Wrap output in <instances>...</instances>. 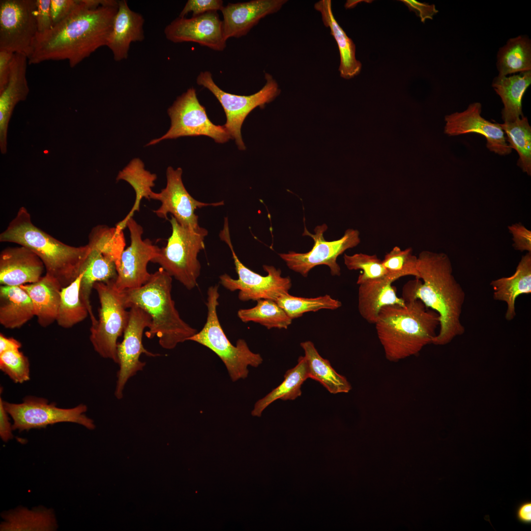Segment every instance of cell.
<instances>
[{"instance_id":"obj_4","label":"cell","mask_w":531,"mask_h":531,"mask_svg":"<svg viewBox=\"0 0 531 531\" xmlns=\"http://www.w3.org/2000/svg\"><path fill=\"white\" fill-rule=\"evenodd\" d=\"M0 241L17 243L34 252L43 263L46 274L56 279L62 288L80 275L91 251L88 244L68 245L41 230L32 222L30 213L24 206L0 234Z\"/></svg>"},{"instance_id":"obj_34","label":"cell","mask_w":531,"mask_h":531,"mask_svg":"<svg viewBox=\"0 0 531 531\" xmlns=\"http://www.w3.org/2000/svg\"><path fill=\"white\" fill-rule=\"evenodd\" d=\"M156 178V175L146 170L144 164L139 158L132 160L119 172L116 178L117 181L123 180L127 182L135 191V200L128 214L116 225L123 230L126 227L127 221L133 217L135 211H139L142 200L144 198L150 200V196L153 192L152 188L155 185L154 181Z\"/></svg>"},{"instance_id":"obj_48","label":"cell","mask_w":531,"mask_h":531,"mask_svg":"<svg viewBox=\"0 0 531 531\" xmlns=\"http://www.w3.org/2000/svg\"><path fill=\"white\" fill-rule=\"evenodd\" d=\"M401 1L408 7L410 10L415 12L423 23H424L427 19H432L434 15L438 12L434 4H429L426 2H420L415 0Z\"/></svg>"},{"instance_id":"obj_52","label":"cell","mask_w":531,"mask_h":531,"mask_svg":"<svg viewBox=\"0 0 531 531\" xmlns=\"http://www.w3.org/2000/svg\"><path fill=\"white\" fill-rule=\"evenodd\" d=\"M21 343L17 340L0 334V354L8 351L19 350Z\"/></svg>"},{"instance_id":"obj_31","label":"cell","mask_w":531,"mask_h":531,"mask_svg":"<svg viewBox=\"0 0 531 531\" xmlns=\"http://www.w3.org/2000/svg\"><path fill=\"white\" fill-rule=\"evenodd\" d=\"M82 272L80 295L88 310L91 324H93L96 322L97 319L93 314L90 301L93 285L97 282H106L115 280L117 276L116 265L111 259L98 250L91 247Z\"/></svg>"},{"instance_id":"obj_40","label":"cell","mask_w":531,"mask_h":531,"mask_svg":"<svg viewBox=\"0 0 531 531\" xmlns=\"http://www.w3.org/2000/svg\"><path fill=\"white\" fill-rule=\"evenodd\" d=\"M276 302L292 320L306 312L321 309L335 310L342 306L341 301L328 295L307 298L293 296L287 293L280 296Z\"/></svg>"},{"instance_id":"obj_17","label":"cell","mask_w":531,"mask_h":531,"mask_svg":"<svg viewBox=\"0 0 531 531\" xmlns=\"http://www.w3.org/2000/svg\"><path fill=\"white\" fill-rule=\"evenodd\" d=\"M181 168L175 170L168 167L166 171L167 184L159 193L153 192L150 199L161 202L160 207L153 211L160 218L168 219L170 213L181 226L196 229L200 226L198 216L195 213L197 208L205 206H217L224 205L223 201L206 203L193 198L186 189L182 180Z\"/></svg>"},{"instance_id":"obj_23","label":"cell","mask_w":531,"mask_h":531,"mask_svg":"<svg viewBox=\"0 0 531 531\" xmlns=\"http://www.w3.org/2000/svg\"><path fill=\"white\" fill-rule=\"evenodd\" d=\"M144 22L143 16L132 10L126 0H118V10L106 44L116 61L128 58L131 43L141 42L144 39Z\"/></svg>"},{"instance_id":"obj_37","label":"cell","mask_w":531,"mask_h":531,"mask_svg":"<svg viewBox=\"0 0 531 531\" xmlns=\"http://www.w3.org/2000/svg\"><path fill=\"white\" fill-rule=\"evenodd\" d=\"M257 301L254 307L238 311L237 316L242 322L258 323L267 329H287L292 324V319L275 301L263 299Z\"/></svg>"},{"instance_id":"obj_51","label":"cell","mask_w":531,"mask_h":531,"mask_svg":"<svg viewBox=\"0 0 531 531\" xmlns=\"http://www.w3.org/2000/svg\"><path fill=\"white\" fill-rule=\"evenodd\" d=\"M515 514L516 517L519 522L524 524H531V502L528 501L521 502L518 506Z\"/></svg>"},{"instance_id":"obj_24","label":"cell","mask_w":531,"mask_h":531,"mask_svg":"<svg viewBox=\"0 0 531 531\" xmlns=\"http://www.w3.org/2000/svg\"><path fill=\"white\" fill-rule=\"evenodd\" d=\"M393 282L388 275L358 285V310L361 316L369 324L376 323L383 307L405 304L404 299L397 296L396 288L392 285Z\"/></svg>"},{"instance_id":"obj_46","label":"cell","mask_w":531,"mask_h":531,"mask_svg":"<svg viewBox=\"0 0 531 531\" xmlns=\"http://www.w3.org/2000/svg\"><path fill=\"white\" fill-rule=\"evenodd\" d=\"M35 4L38 33H44L53 28L50 10L51 0H35Z\"/></svg>"},{"instance_id":"obj_9","label":"cell","mask_w":531,"mask_h":531,"mask_svg":"<svg viewBox=\"0 0 531 531\" xmlns=\"http://www.w3.org/2000/svg\"><path fill=\"white\" fill-rule=\"evenodd\" d=\"M219 237L230 249L238 277L235 279L225 273L220 276V283L231 292L238 290V297L240 300L257 301L265 299L276 301L282 295L289 293L292 287L291 279L289 277H282L280 269L272 266L264 265L263 269L267 274L263 276L251 270L240 262L231 240L227 217L224 218Z\"/></svg>"},{"instance_id":"obj_19","label":"cell","mask_w":531,"mask_h":531,"mask_svg":"<svg viewBox=\"0 0 531 531\" xmlns=\"http://www.w3.org/2000/svg\"><path fill=\"white\" fill-rule=\"evenodd\" d=\"M481 104L474 102L466 110L445 117L444 133L450 136L468 133H477L486 139V147L491 151L505 155L510 154L512 148L506 141L504 131L500 124L492 123L481 116Z\"/></svg>"},{"instance_id":"obj_30","label":"cell","mask_w":531,"mask_h":531,"mask_svg":"<svg viewBox=\"0 0 531 531\" xmlns=\"http://www.w3.org/2000/svg\"><path fill=\"white\" fill-rule=\"evenodd\" d=\"M35 316L32 300L20 286L1 285L0 324L5 328H20Z\"/></svg>"},{"instance_id":"obj_8","label":"cell","mask_w":531,"mask_h":531,"mask_svg":"<svg viewBox=\"0 0 531 531\" xmlns=\"http://www.w3.org/2000/svg\"><path fill=\"white\" fill-rule=\"evenodd\" d=\"M115 280L97 282L93 285L98 294L100 306L98 319L90 328L89 340L96 352L118 364V339L127 326L129 311L127 310Z\"/></svg>"},{"instance_id":"obj_22","label":"cell","mask_w":531,"mask_h":531,"mask_svg":"<svg viewBox=\"0 0 531 531\" xmlns=\"http://www.w3.org/2000/svg\"><path fill=\"white\" fill-rule=\"evenodd\" d=\"M28 58L15 53L11 64L7 86L0 92V149L7 152V133L9 121L15 106L26 100L30 89L27 80Z\"/></svg>"},{"instance_id":"obj_12","label":"cell","mask_w":531,"mask_h":531,"mask_svg":"<svg viewBox=\"0 0 531 531\" xmlns=\"http://www.w3.org/2000/svg\"><path fill=\"white\" fill-rule=\"evenodd\" d=\"M3 404L12 418L13 430L22 432L60 422L75 423L89 430L95 427L93 421L85 414L87 407L84 404L62 409L54 403H49L46 399L31 396L25 398L21 403L3 401Z\"/></svg>"},{"instance_id":"obj_18","label":"cell","mask_w":531,"mask_h":531,"mask_svg":"<svg viewBox=\"0 0 531 531\" xmlns=\"http://www.w3.org/2000/svg\"><path fill=\"white\" fill-rule=\"evenodd\" d=\"M164 33L174 43L195 42L218 51L224 50L227 40L216 11L190 18L178 17L166 27Z\"/></svg>"},{"instance_id":"obj_3","label":"cell","mask_w":531,"mask_h":531,"mask_svg":"<svg viewBox=\"0 0 531 531\" xmlns=\"http://www.w3.org/2000/svg\"><path fill=\"white\" fill-rule=\"evenodd\" d=\"M440 323L437 312L414 299L383 307L375 324L385 358L396 362L432 344Z\"/></svg>"},{"instance_id":"obj_14","label":"cell","mask_w":531,"mask_h":531,"mask_svg":"<svg viewBox=\"0 0 531 531\" xmlns=\"http://www.w3.org/2000/svg\"><path fill=\"white\" fill-rule=\"evenodd\" d=\"M35 0L0 1V50L30 56L38 33Z\"/></svg>"},{"instance_id":"obj_44","label":"cell","mask_w":531,"mask_h":531,"mask_svg":"<svg viewBox=\"0 0 531 531\" xmlns=\"http://www.w3.org/2000/svg\"><path fill=\"white\" fill-rule=\"evenodd\" d=\"M223 6V1L221 0H188L178 17H185L190 12L194 17L208 12H217L221 11Z\"/></svg>"},{"instance_id":"obj_16","label":"cell","mask_w":531,"mask_h":531,"mask_svg":"<svg viewBox=\"0 0 531 531\" xmlns=\"http://www.w3.org/2000/svg\"><path fill=\"white\" fill-rule=\"evenodd\" d=\"M129 311V320L123 332V338L120 343H118L117 348L119 369L115 395L118 399L122 398L123 390L128 380L142 371L145 366L146 363L140 360L141 354L153 357L159 355L146 350L142 343L144 331L151 325L150 315L135 305L131 306Z\"/></svg>"},{"instance_id":"obj_41","label":"cell","mask_w":531,"mask_h":531,"mask_svg":"<svg viewBox=\"0 0 531 531\" xmlns=\"http://www.w3.org/2000/svg\"><path fill=\"white\" fill-rule=\"evenodd\" d=\"M383 264L394 281L405 276H413L419 278L417 269V257L413 255L410 247L402 250L394 246L384 256Z\"/></svg>"},{"instance_id":"obj_36","label":"cell","mask_w":531,"mask_h":531,"mask_svg":"<svg viewBox=\"0 0 531 531\" xmlns=\"http://www.w3.org/2000/svg\"><path fill=\"white\" fill-rule=\"evenodd\" d=\"M83 272L70 284L61 289L56 321L64 328H71L84 320L88 311L80 295V286Z\"/></svg>"},{"instance_id":"obj_47","label":"cell","mask_w":531,"mask_h":531,"mask_svg":"<svg viewBox=\"0 0 531 531\" xmlns=\"http://www.w3.org/2000/svg\"><path fill=\"white\" fill-rule=\"evenodd\" d=\"M512 234L514 248L523 252H531V232L521 224L516 223L508 227Z\"/></svg>"},{"instance_id":"obj_15","label":"cell","mask_w":531,"mask_h":531,"mask_svg":"<svg viewBox=\"0 0 531 531\" xmlns=\"http://www.w3.org/2000/svg\"><path fill=\"white\" fill-rule=\"evenodd\" d=\"M126 226L130 232V244L122 252L117 268L114 284L119 291L145 285L151 274L147 269L148 263L157 257L160 250L149 239H143V228L133 217L127 221Z\"/></svg>"},{"instance_id":"obj_21","label":"cell","mask_w":531,"mask_h":531,"mask_svg":"<svg viewBox=\"0 0 531 531\" xmlns=\"http://www.w3.org/2000/svg\"><path fill=\"white\" fill-rule=\"evenodd\" d=\"M45 270L40 258L28 248L7 247L0 254V284L20 286L39 281Z\"/></svg>"},{"instance_id":"obj_13","label":"cell","mask_w":531,"mask_h":531,"mask_svg":"<svg viewBox=\"0 0 531 531\" xmlns=\"http://www.w3.org/2000/svg\"><path fill=\"white\" fill-rule=\"evenodd\" d=\"M327 229L325 224L317 226L314 229V234H310L304 229L303 235L311 236L314 241L312 249L308 252L289 251L287 253L279 254L290 269L307 277L310 270L316 266L326 265L329 268L332 276L340 275L341 269L337 259L346 250L359 244V232L357 230L348 229L340 238L328 241L324 237Z\"/></svg>"},{"instance_id":"obj_43","label":"cell","mask_w":531,"mask_h":531,"mask_svg":"<svg viewBox=\"0 0 531 531\" xmlns=\"http://www.w3.org/2000/svg\"><path fill=\"white\" fill-rule=\"evenodd\" d=\"M0 369L15 383L22 384L30 379L28 358L19 350L0 354Z\"/></svg>"},{"instance_id":"obj_39","label":"cell","mask_w":531,"mask_h":531,"mask_svg":"<svg viewBox=\"0 0 531 531\" xmlns=\"http://www.w3.org/2000/svg\"><path fill=\"white\" fill-rule=\"evenodd\" d=\"M123 230L117 225L115 227L98 225L92 229L88 236V244L113 260L117 268L126 245Z\"/></svg>"},{"instance_id":"obj_29","label":"cell","mask_w":531,"mask_h":531,"mask_svg":"<svg viewBox=\"0 0 531 531\" xmlns=\"http://www.w3.org/2000/svg\"><path fill=\"white\" fill-rule=\"evenodd\" d=\"M531 84V71L509 77H496L492 86L500 96L504 107L502 118L504 122H512L523 117L522 98Z\"/></svg>"},{"instance_id":"obj_20","label":"cell","mask_w":531,"mask_h":531,"mask_svg":"<svg viewBox=\"0 0 531 531\" xmlns=\"http://www.w3.org/2000/svg\"><path fill=\"white\" fill-rule=\"evenodd\" d=\"M287 0H252L229 3L221 10L225 38H239L247 34L260 21L279 11Z\"/></svg>"},{"instance_id":"obj_2","label":"cell","mask_w":531,"mask_h":531,"mask_svg":"<svg viewBox=\"0 0 531 531\" xmlns=\"http://www.w3.org/2000/svg\"><path fill=\"white\" fill-rule=\"evenodd\" d=\"M417 269L419 278L404 285L402 298L405 301L419 299L438 313L440 329L432 344L445 345L465 332L461 321L465 292L453 275L450 260L444 253L421 252Z\"/></svg>"},{"instance_id":"obj_5","label":"cell","mask_w":531,"mask_h":531,"mask_svg":"<svg viewBox=\"0 0 531 531\" xmlns=\"http://www.w3.org/2000/svg\"><path fill=\"white\" fill-rule=\"evenodd\" d=\"M172 277L162 268L151 274L142 287L120 291L125 307L137 306L151 317L146 337L156 336L160 345L171 350L178 344L187 341L198 331L180 317L172 298Z\"/></svg>"},{"instance_id":"obj_27","label":"cell","mask_w":531,"mask_h":531,"mask_svg":"<svg viewBox=\"0 0 531 531\" xmlns=\"http://www.w3.org/2000/svg\"><path fill=\"white\" fill-rule=\"evenodd\" d=\"M0 531H55L59 528L54 510L43 506H19L1 513Z\"/></svg>"},{"instance_id":"obj_35","label":"cell","mask_w":531,"mask_h":531,"mask_svg":"<svg viewBox=\"0 0 531 531\" xmlns=\"http://www.w3.org/2000/svg\"><path fill=\"white\" fill-rule=\"evenodd\" d=\"M297 365L286 371L283 382L255 404L252 415L260 416L263 411L277 399L294 400L301 394V386L308 379L305 358L298 357Z\"/></svg>"},{"instance_id":"obj_11","label":"cell","mask_w":531,"mask_h":531,"mask_svg":"<svg viewBox=\"0 0 531 531\" xmlns=\"http://www.w3.org/2000/svg\"><path fill=\"white\" fill-rule=\"evenodd\" d=\"M168 114L171 121L169 130L147 146L185 136H206L218 143H224L231 139L224 126L216 125L208 118L206 109L200 103L193 88L188 89L177 98L168 109Z\"/></svg>"},{"instance_id":"obj_33","label":"cell","mask_w":531,"mask_h":531,"mask_svg":"<svg viewBox=\"0 0 531 531\" xmlns=\"http://www.w3.org/2000/svg\"><path fill=\"white\" fill-rule=\"evenodd\" d=\"M499 76L531 71V41L525 35L508 39L497 54Z\"/></svg>"},{"instance_id":"obj_26","label":"cell","mask_w":531,"mask_h":531,"mask_svg":"<svg viewBox=\"0 0 531 531\" xmlns=\"http://www.w3.org/2000/svg\"><path fill=\"white\" fill-rule=\"evenodd\" d=\"M316 10L320 12L324 25L330 29V34L335 40L340 53L339 71L341 77L351 79L359 74L362 64L355 57V45L335 19L332 10L330 0H320L314 4Z\"/></svg>"},{"instance_id":"obj_50","label":"cell","mask_w":531,"mask_h":531,"mask_svg":"<svg viewBox=\"0 0 531 531\" xmlns=\"http://www.w3.org/2000/svg\"><path fill=\"white\" fill-rule=\"evenodd\" d=\"M8 413L5 410L3 401L0 398V437L3 442H7L14 437L12 424L9 421Z\"/></svg>"},{"instance_id":"obj_1","label":"cell","mask_w":531,"mask_h":531,"mask_svg":"<svg viewBox=\"0 0 531 531\" xmlns=\"http://www.w3.org/2000/svg\"><path fill=\"white\" fill-rule=\"evenodd\" d=\"M101 3L100 0H79L78 7L64 20L38 33L28 63L67 60L73 68L106 46L118 3L100 6Z\"/></svg>"},{"instance_id":"obj_45","label":"cell","mask_w":531,"mask_h":531,"mask_svg":"<svg viewBox=\"0 0 531 531\" xmlns=\"http://www.w3.org/2000/svg\"><path fill=\"white\" fill-rule=\"evenodd\" d=\"M79 0H51L53 27L64 20L79 5Z\"/></svg>"},{"instance_id":"obj_7","label":"cell","mask_w":531,"mask_h":531,"mask_svg":"<svg viewBox=\"0 0 531 531\" xmlns=\"http://www.w3.org/2000/svg\"><path fill=\"white\" fill-rule=\"evenodd\" d=\"M170 222L171 235L166 245L160 248L158 255L151 262L159 265L187 289L192 290L197 286L200 275L201 266L198 255L205 248L208 231L200 226L196 229L183 227L172 215Z\"/></svg>"},{"instance_id":"obj_42","label":"cell","mask_w":531,"mask_h":531,"mask_svg":"<svg viewBox=\"0 0 531 531\" xmlns=\"http://www.w3.org/2000/svg\"><path fill=\"white\" fill-rule=\"evenodd\" d=\"M344 264L349 270H361L362 273L357 278L359 285L368 280L387 277L388 271L384 266L382 260L376 255L356 253L352 255L344 254Z\"/></svg>"},{"instance_id":"obj_6","label":"cell","mask_w":531,"mask_h":531,"mask_svg":"<svg viewBox=\"0 0 531 531\" xmlns=\"http://www.w3.org/2000/svg\"><path fill=\"white\" fill-rule=\"evenodd\" d=\"M218 286H210L207 291L206 322L199 332L188 340L198 343L211 350L222 360L231 380L235 382L245 379L248 374L247 367H257L263 362L259 354L252 352L244 339H239L234 346L225 334L217 313L219 297Z\"/></svg>"},{"instance_id":"obj_38","label":"cell","mask_w":531,"mask_h":531,"mask_svg":"<svg viewBox=\"0 0 531 531\" xmlns=\"http://www.w3.org/2000/svg\"><path fill=\"white\" fill-rule=\"evenodd\" d=\"M510 147L518 152L517 165L529 176L531 175V127L527 118L500 124Z\"/></svg>"},{"instance_id":"obj_32","label":"cell","mask_w":531,"mask_h":531,"mask_svg":"<svg viewBox=\"0 0 531 531\" xmlns=\"http://www.w3.org/2000/svg\"><path fill=\"white\" fill-rule=\"evenodd\" d=\"M300 346L305 353L308 378L319 382L332 394L348 393L352 389L347 379L337 373L329 361L319 354L311 341L301 342Z\"/></svg>"},{"instance_id":"obj_49","label":"cell","mask_w":531,"mask_h":531,"mask_svg":"<svg viewBox=\"0 0 531 531\" xmlns=\"http://www.w3.org/2000/svg\"><path fill=\"white\" fill-rule=\"evenodd\" d=\"M14 54L9 51L0 50V92L7 85Z\"/></svg>"},{"instance_id":"obj_28","label":"cell","mask_w":531,"mask_h":531,"mask_svg":"<svg viewBox=\"0 0 531 531\" xmlns=\"http://www.w3.org/2000/svg\"><path fill=\"white\" fill-rule=\"evenodd\" d=\"M20 287L30 297L41 326L46 327L56 321L62 287L56 279L45 274L39 281Z\"/></svg>"},{"instance_id":"obj_10","label":"cell","mask_w":531,"mask_h":531,"mask_svg":"<svg viewBox=\"0 0 531 531\" xmlns=\"http://www.w3.org/2000/svg\"><path fill=\"white\" fill-rule=\"evenodd\" d=\"M265 78L266 84L258 92L250 95H238L226 92L219 88L208 71L201 72L197 76V84L208 89L222 106L227 118L224 126L240 150L245 149L241 128L246 117L256 107L263 108L273 101L280 93L278 83L271 75L265 73Z\"/></svg>"},{"instance_id":"obj_25","label":"cell","mask_w":531,"mask_h":531,"mask_svg":"<svg viewBox=\"0 0 531 531\" xmlns=\"http://www.w3.org/2000/svg\"><path fill=\"white\" fill-rule=\"evenodd\" d=\"M490 285L493 290L494 299L507 304L505 319L513 320L516 314L515 304L517 297L531 293V252L522 257L513 275L493 280Z\"/></svg>"}]
</instances>
